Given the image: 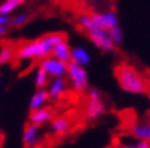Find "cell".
<instances>
[{
	"instance_id": "obj_1",
	"label": "cell",
	"mask_w": 150,
	"mask_h": 148,
	"mask_svg": "<svg viewBox=\"0 0 150 148\" xmlns=\"http://www.w3.org/2000/svg\"><path fill=\"white\" fill-rule=\"evenodd\" d=\"M66 40L62 33H50L40 38L23 43L16 49V60L20 61H40L51 55L54 45Z\"/></svg>"
},
{
	"instance_id": "obj_2",
	"label": "cell",
	"mask_w": 150,
	"mask_h": 148,
	"mask_svg": "<svg viewBox=\"0 0 150 148\" xmlns=\"http://www.w3.org/2000/svg\"><path fill=\"white\" fill-rule=\"evenodd\" d=\"M115 77L123 91L129 94H145L148 91V83L142 74L132 66L121 63L115 68Z\"/></svg>"
},
{
	"instance_id": "obj_3",
	"label": "cell",
	"mask_w": 150,
	"mask_h": 148,
	"mask_svg": "<svg viewBox=\"0 0 150 148\" xmlns=\"http://www.w3.org/2000/svg\"><path fill=\"white\" fill-rule=\"evenodd\" d=\"M67 77L70 79L71 86L76 92L83 94L88 91L89 79H88V73L84 67L70 61L67 63Z\"/></svg>"
},
{
	"instance_id": "obj_4",
	"label": "cell",
	"mask_w": 150,
	"mask_h": 148,
	"mask_svg": "<svg viewBox=\"0 0 150 148\" xmlns=\"http://www.w3.org/2000/svg\"><path fill=\"white\" fill-rule=\"evenodd\" d=\"M87 34H88L89 40L99 50H101L103 52H111V51L115 50L116 45L112 41L111 36L109 34V31H106V29L95 27L91 29V31H88Z\"/></svg>"
},
{
	"instance_id": "obj_5",
	"label": "cell",
	"mask_w": 150,
	"mask_h": 148,
	"mask_svg": "<svg viewBox=\"0 0 150 148\" xmlns=\"http://www.w3.org/2000/svg\"><path fill=\"white\" fill-rule=\"evenodd\" d=\"M39 66L50 78H65L67 75V63L51 55L40 60Z\"/></svg>"
},
{
	"instance_id": "obj_6",
	"label": "cell",
	"mask_w": 150,
	"mask_h": 148,
	"mask_svg": "<svg viewBox=\"0 0 150 148\" xmlns=\"http://www.w3.org/2000/svg\"><path fill=\"white\" fill-rule=\"evenodd\" d=\"M39 128L38 125L28 123L22 134V142H23L26 148H37L40 145V135H39Z\"/></svg>"
},
{
	"instance_id": "obj_7",
	"label": "cell",
	"mask_w": 150,
	"mask_h": 148,
	"mask_svg": "<svg viewBox=\"0 0 150 148\" xmlns=\"http://www.w3.org/2000/svg\"><path fill=\"white\" fill-rule=\"evenodd\" d=\"M92 20L94 22V26L103 29H111L118 24L117 16L114 11H108V12H101V13H93Z\"/></svg>"
},
{
	"instance_id": "obj_8",
	"label": "cell",
	"mask_w": 150,
	"mask_h": 148,
	"mask_svg": "<svg viewBox=\"0 0 150 148\" xmlns=\"http://www.w3.org/2000/svg\"><path fill=\"white\" fill-rule=\"evenodd\" d=\"M105 109H106V107H105L101 98L100 100L88 98V102L84 108V115L88 120H95L105 113Z\"/></svg>"
},
{
	"instance_id": "obj_9",
	"label": "cell",
	"mask_w": 150,
	"mask_h": 148,
	"mask_svg": "<svg viewBox=\"0 0 150 148\" xmlns=\"http://www.w3.org/2000/svg\"><path fill=\"white\" fill-rule=\"evenodd\" d=\"M52 117H54L52 110L50 108L43 107V108H39L37 110H31V114H29V123L35 124V125H38V126H42V125L51 121Z\"/></svg>"
},
{
	"instance_id": "obj_10",
	"label": "cell",
	"mask_w": 150,
	"mask_h": 148,
	"mask_svg": "<svg viewBox=\"0 0 150 148\" xmlns=\"http://www.w3.org/2000/svg\"><path fill=\"white\" fill-rule=\"evenodd\" d=\"M67 84L64 78H52V80L48 84V92L51 100H59L62 97V95L66 92Z\"/></svg>"
},
{
	"instance_id": "obj_11",
	"label": "cell",
	"mask_w": 150,
	"mask_h": 148,
	"mask_svg": "<svg viewBox=\"0 0 150 148\" xmlns=\"http://www.w3.org/2000/svg\"><path fill=\"white\" fill-rule=\"evenodd\" d=\"M49 92L45 87L44 89H37V91L32 95L31 101H29V109L37 110L39 108L45 107V105L49 101Z\"/></svg>"
},
{
	"instance_id": "obj_12",
	"label": "cell",
	"mask_w": 150,
	"mask_h": 148,
	"mask_svg": "<svg viewBox=\"0 0 150 148\" xmlns=\"http://www.w3.org/2000/svg\"><path fill=\"white\" fill-rule=\"evenodd\" d=\"M50 130L54 135L56 136H62L66 135L67 132L71 130V123L70 120L65 117H59L55 119H51L50 123Z\"/></svg>"
},
{
	"instance_id": "obj_13",
	"label": "cell",
	"mask_w": 150,
	"mask_h": 148,
	"mask_svg": "<svg viewBox=\"0 0 150 148\" xmlns=\"http://www.w3.org/2000/svg\"><path fill=\"white\" fill-rule=\"evenodd\" d=\"M71 46L69 45V43L66 40H62L57 43L56 45H54L51 51V56H54L59 60H61L66 63H69L71 61Z\"/></svg>"
},
{
	"instance_id": "obj_14",
	"label": "cell",
	"mask_w": 150,
	"mask_h": 148,
	"mask_svg": "<svg viewBox=\"0 0 150 148\" xmlns=\"http://www.w3.org/2000/svg\"><path fill=\"white\" fill-rule=\"evenodd\" d=\"M71 62L77 63L82 67H86L91 63V55L82 46H76L71 50Z\"/></svg>"
},
{
	"instance_id": "obj_15",
	"label": "cell",
	"mask_w": 150,
	"mask_h": 148,
	"mask_svg": "<svg viewBox=\"0 0 150 148\" xmlns=\"http://www.w3.org/2000/svg\"><path fill=\"white\" fill-rule=\"evenodd\" d=\"M25 3H26V0H3L0 3V13L11 16Z\"/></svg>"
},
{
	"instance_id": "obj_16",
	"label": "cell",
	"mask_w": 150,
	"mask_h": 148,
	"mask_svg": "<svg viewBox=\"0 0 150 148\" xmlns=\"http://www.w3.org/2000/svg\"><path fill=\"white\" fill-rule=\"evenodd\" d=\"M16 58V49L10 45H5L0 49V64H7Z\"/></svg>"
},
{
	"instance_id": "obj_17",
	"label": "cell",
	"mask_w": 150,
	"mask_h": 148,
	"mask_svg": "<svg viewBox=\"0 0 150 148\" xmlns=\"http://www.w3.org/2000/svg\"><path fill=\"white\" fill-rule=\"evenodd\" d=\"M49 75L47 72L44 71L40 66H38V68L35 71V75H34V85L35 89H44L47 87L49 84Z\"/></svg>"
},
{
	"instance_id": "obj_18",
	"label": "cell",
	"mask_w": 150,
	"mask_h": 148,
	"mask_svg": "<svg viewBox=\"0 0 150 148\" xmlns=\"http://www.w3.org/2000/svg\"><path fill=\"white\" fill-rule=\"evenodd\" d=\"M77 23H78L79 28L83 29L84 32H88V31H91V29L95 28L94 22L92 20V15H87V13L79 15L77 18Z\"/></svg>"
},
{
	"instance_id": "obj_19",
	"label": "cell",
	"mask_w": 150,
	"mask_h": 148,
	"mask_svg": "<svg viewBox=\"0 0 150 148\" xmlns=\"http://www.w3.org/2000/svg\"><path fill=\"white\" fill-rule=\"evenodd\" d=\"M28 21H29V15L27 12H18L11 17L10 26L12 28H20L22 26H25Z\"/></svg>"
},
{
	"instance_id": "obj_20",
	"label": "cell",
	"mask_w": 150,
	"mask_h": 148,
	"mask_svg": "<svg viewBox=\"0 0 150 148\" xmlns=\"http://www.w3.org/2000/svg\"><path fill=\"white\" fill-rule=\"evenodd\" d=\"M109 34H110L111 39H112V41H114V44L116 46L121 45L122 41H123V33H122L121 27H120L118 24L112 27L111 29H109Z\"/></svg>"
},
{
	"instance_id": "obj_21",
	"label": "cell",
	"mask_w": 150,
	"mask_h": 148,
	"mask_svg": "<svg viewBox=\"0 0 150 148\" xmlns=\"http://www.w3.org/2000/svg\"><path fill=\"white\" fill-rule=\"evenodd\" d=\"M88 98L91 100H100L101 98V95L100 91L95 87H89L88 89Z\"/></svg>"
},
{
	"instance_id": "obj_22",
	"label": "cell",
	"mask_w": 150,
	"mask_h": 148,
	"mask_svg": "<svg viewBox=\"0 0 150 148\" xmlns=\"http://www.w3.org/2000/svg\"><path fill=\"white\" fill-rule=\"evenodd\" d=\"M11 22V16H7V15H3L0 13V26L4 27H9Z\"/></svg>"
},
{
	"instance_id": "obj_23",
	"label": "cell",
	"mask_w": 150,
	"mask_h": 148,
	"mask_svg": "<svg viewBox=\"0 0 150 148\" xmlns=\"http://www.w3.org/2000/svg\"><path fill=\"white\" fill-rule=\"evenodd\" d=\"M108 148H136L134 145H127V143H121V142H115Z\"/></svg>"
},
{
	"instance_id": "obj_24",
	"label": "cell",
	"mask_w": 150,
	"mask_h": 148,
	"mask_svg": "<svg viewBox=\"0 0 150 148\" xmlns=\"http://www.w3.org/2000/svg\"><path fill=\"white\" fill-rule=\"evenodd\" d=\"M134 147H136V148H150V143H149V141L140 140L139 142H137L136 145H134Z\"/></svg>"
},
{
	"instance_id": "obj_25",
	"label": "cell",
	"mask_w": 150,
	"mask_h": 148,
	"mask_svg": "<svg viewBox=\"0 0 150 148\" xmlns=\"http://www.w3.org/2000/svg\"><path fill=\"white\" fill-rule=\"evenodd\" d=\"M7 33V27H4V26H0V39L5 36Z\"/></svg>"
},
{
	"instance_id": "obj_26",
	"label": "cell",
	"mask_w": 150,
	"mask_h": 148,
	"mask_svg": "<svg viewBox=\"0 0 150 148\" xmlns=\"http://www.w3.org/2000/svg\"><path fill=\"white\" fill-rule=\"evenodd\" d=\"M1 143H3V138H0V147H1Z\"/></svg>"
},
{
	"instance_id": "obj_27",
	"label": "cell",
	"mask_w": 150,
	"mask_h": 148,
	"mask_svg": "<svg viewBox=\"0 0 150 148\" xmlns=\"http://www.w3.org/2000/svg\"><path fill=\"white\" fill-rule=\"evenodd\" d=\"M51 1H57V0H51Z\"/></svg>"
},
{
	"instance_id": "obj_28",
	"label": "cell",
	"mask_w": 150,
	"mask_h": 148,
	"mask_svg": "<svg viewBox=\"0 0 150 148\" xmlns=\"http://www.w3.org/2000/svg\"><path fill=\"white\" fill-rule=\"evenodd\" d=\"M149 125H150V121H149Z\"/></svg>"
}]
</instances>
